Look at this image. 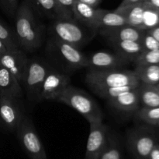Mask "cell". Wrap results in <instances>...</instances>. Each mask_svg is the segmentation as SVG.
Instances as JSON below:
<instances>
[{
  "label": "cell",
  "mask_w": 159,
  "mask_h": 159,
  "mask_svg": "<svg viewBox=\"0 0 159 159\" xmlns=\"http://www.w3.org/2000/svg\"><path fill=\"white\" fill-rule=\"evenodd\" d=\"M30 2L40 14L51 20L70 18L59 7L56 0H30Z\"/></svg>",
  "instance_id": "19"
},
{
  "label": "cell",
  "mask_w": 159,
  "mask_h": 159,
  "mask_svg": "<svg viewBox=\"0 0 159 159\" xmlns=\"http://www.w3.org/2000/svg\"><path fill=\"white\" fill-rule=\"evenodd\" d=\"M0 4L5 12L10 17H15L19 7L18 0H0Z\"/></svg>",
  "instance_id": "31"
},
{
  "label": "cell",
  "mask_w": 159,
  "mask_h": 159,
  "mask_svg": "<svg viewBox=\"0 0 159 159\" xmlns=\"http://www.w3.org/2000/svg\"><path fill=\"white\" fill-rule=\"evenodd\" d=\"M16 36L20 47L28 51L38 49L43 40V30L34 16L30 2H23L15 15Z\"/></svg>",
  "instance_id": "1"
},
{
  "label": "cell",
  "mask_w": 159,
  "mask_h": 159,
  "mask_svg": "<svg viewBox=\"0 0 159 159\" xmlns=\"http://www.w3.org/2000/svg\"><path fill=\"white\" fill-rule=\"evenodd\" d=\"M98 11V8L92 7L76 0L73 8V18L90 29L97 31Z\"/></svg>",
  "instance_id": "17"
},
{
  "label": "cell",
  "mask_w": 159,
  "mask_h": 159,
  "mask_svg": "<svg viewBox=\"0 0 159 159\" xmlns=\"http://www.w3.org/2000/svg\"><path fill=\"white\" fill-rule=\"evenodd\" d=\"M144 0H122V2L120 3L119 6H130V5L138 4V3L142 2Z\"/></svg>",
  "instance_id": "37"
},
{
  "label": "cell",
  "mask_w": 159,
  "mask_h": 159,
  "mask_svg": "<svg viewBox=\"0 0 159 159\" xmlns=\"http://www.w3.org/2000/svg\"><path fill=\"white\" fill-rule=\"evenodd\" d=\"M85 80L91 90L107 87L139 86L141 84L134 71L122 69L89 70L85 75Z\"/></svg>",
  "instance_id": "4"
},
{
  "label": "cell",
  "mask_w": 159,
  "mask_h": 159,
  "mask_svg": "<svg viewBox=\"0 0 159 159\" xmlns=\"http://www.w3.org/2000/svg\"><path fill=\"white\" fill-rule=\"evenodd\" d=\"M48 62L38 59H29L21 85L26 90L29 99H37L40 87L45 76L51 69Z\"/></svg>",
  "instance_id": "7"
},
{
  "label": "cell",
  "mask_w": 159,
  "mask_h": 159,
  "mask_svg": "<svg viewBox=\"0 0 159 159\" xmlns=\"http://www.w3.org/2000/svg\"><path fill=\"white\" fill-rule=\"evenodd\" d=\"M55 101L62 102L82 115L89 123L102 122L103 113L96 101L82 89L69 85L57 97Z\"/></svg>",
  "instance_id": "2"
},
{
  "label": "cell",
  "mask_w": 159,
  "mask_h": 159,
  "mask_svg": "<svg viewBox=\"0 0 159 159\" xmlns=\"http://www.w3.org/2000/svg\"><path fill=\"white\" fill-rule=\"evenodd\" d=\"M138 87V86H125V87H107V88L93 89V91L96 94L99 96L103 99L110 100L122 94L128 92L130 90Z\"/></svg>",
  "instance_id": "25"
},
{
  "label": "cell",
  "mask_w": 159,
  "mask_h": 159,
  "mask_svg": "<svg viewBox=\"0 0 159 159\" xmlns=\"http://www.w3.org/2000/svg\"><path fill=\"white\" fill-rule=\"evenodd\" d=\"M143 2L145 6L159 9V0H144Z\"/></svg>",
  "instance_id": "35"
},
{
  "label": "cell",
  "mask_w": 159,
  "mask_h": 159,
  "mask_svg": "<svg viewBox=\"0 0 159 159\" xmlns=\"http://www.w3.org/2000/svg\"><path fill=\"white\" fill-rule=\"evenodd\" d=\"M141 44L142 45L144 51L159 49V42L148 31H145L144 33V37L141 41Z\"/></svg>",
  "instance_id": "30"
},
{
  "label": "cell",
  "mask_w": 159,
  "mask_h": 159,
  "mask_svg": "<svg viewBox=\"0 0 159 159\" xmlns=\"http://www.w3.org/2000/svg\"><path fill=\"white\" fill-rule=\"evenodd\" d=\"M23 96L21 83L6 69L0 66V97L20 99Z\"/></svg>",
  "instance_id": "15"
},
{
  "label": "cell",
  "mask_w": 159,
  "mask_h": 159,
  "mask_svg": "<svg viewBox=\"0 0 159 159\" xmlns=\"http://www.w3.org/2000/svg\"><path fill=\"white\" fill-rule=\"evenodd\" d=\"M157 126H159V122H158V124H157Z\"/></svg>",
  "instance_id": "40"
},
{
  "label": "cell",
  "mask_w": 159,
  "mask_h": 159,
  "mask_svg": "<svg viewBox=\"0 0 159 159\" xmlns=\"http://www.w3.org/2000/svg\"><path fill=\"white\" fill-rule=\"evenodd\" d=\"M157 143L155 135L141 129H130L127 133V146L136 159H148Z\"/></svg>",
  "instance_id": "8"
},
{
  "label": "cell",
  "mask_w": 159,
  "mask_h": 159,
  "mask_svg": "<svg viewBox=\"0 0 159 159\" xmlns=\"http://www.w3.org/2000/svg\"><path fill=\"white\" fill-rule=\"evenodd\" d=\"M144 8L145 6L142 2L130 6H118L116 10L124 16L127 25L141 29Z\"/></svg>",
  "instance_id": "21"
},
{
  "label": "cell",
  "mask_w": 159,
  "mask_h": 159,
  "mask_svg": "<svg viewBox=\"0 0 159 159\" xmlns=\"http://www.w3.org/2000/svg\"><path fill=\"white\" fill-rule=\"evenodd\" d=\"M134 62L136 65H159V49L143 51Z\"/></svg>",
  "instance_id": "29"
},
{
  "label": "cell",
  "mask_w": 159,
  "mask_h": 159,
  "mask_svg": "<svg viewBox=\"0 0 159 159\" xmlns=\"http://www.w3.org/2000/svg\"><path fill=\"white\" fill-rule=\"evenodd\" d=\"M143 13L142 27L141 29L147 31L159 25V9L147 6L144 5Z\"/></svg>",
  "instance_id": "27"
},
{
  "label": "cell",
  "mask_w": 159,
  "mask_h": 159,
  "mask_svg": "<svg viewBox=\"0 0 159 159\" xmlns=\"http://www.w3.org/2000/svg\"><path fill=\"white\" fill-rule=\"evenodd\" d=\"M47 50L62 64L71 70L86 68L87 56L78 47L52 38L48 41Z\"/></svg>",
  "instance_id": "5"
},
{
  "label": "cell",
  "mask_w": 159,
  "mask_h": 159,
  "mask_svg": "<svg viewBox=\"0 0 159 159\" xmlns=\"http://www.w3.org/2000/svg\"><path fill=\"white\" fill-rule=\"evenodd\" d=\"M127 21L124 16L115 10H106L99 9L97 18V31L102 28H111L124 26Z\"/></svg>",
  "instance_id": "20"
},
{
  "label": "cell",
  "mask_w": 159,
  "mask_h": 159,
  "mask_svg": "<svg viewBox=\"0 0 159 159\" xmlns=\"http://www.w3.org/2000/svg\"><path fill=\"white\" fill-rule=\"evenodd\" d=\"M9 49H8L7 47L6 46V45L0 40V56H1L2 55L4 54L6 51H7Z\"/></svg>",
  "instance_id": "38"
},
{
  "label": "cell",
  "mask_w": 159,
  "mask_h": 159,
  "mask_svg": "<svg viewBox=\"0 0 159 159\" xmlns=\"http://www.w3.org/2000/svg\"><path fill=\"white\" fill-rule=\"evenodd\" d=\"M110 129L102 122L89 123L85 159H99L107 143Z\"/></svg>",
  "instance_id": "10"
},
{
  "label": "cell",
  "mask_w": 159,
  "mask_h": 159,
  "mask_svg": "<svg viewBox=\"0 0 159 159\" xmlns=\"http://www.w3.org/2000/svg\"><path fill=\"white\" fill-rule=\"evenodd\" d=\"M99 159H122L119 139L114 133H109L107 145Z\"/></svg>",
  "instance_id": "24"
},
{
  "label": "cell",
  "mask_w": 159,
  "mask_h": 159,
  "mask_svg": "<svg viewBox=\"0 0 159 159\" xmlns=\"http://www.w3.org/2000/svg\"><path fill=\"white\" fill-rule=\"evenodd\" d=\"M0 40L6 45L9 50L20 48L16 34L2 21H0Z\"/></svg>",
  "instance_id": "28"
},
{
  "label": "cell",
  "mask_w": 159,
  "mask_h": 159,
  "mask_svg": "<svg viewBox=\"0 0 159 159\" xmlns=\"http://www.w3.org/2000/svg\"><path fill=\"white\" fill-rule=\"evenodd\" d=\"M147 31L151 34V35L153 36V37L159 42V25Z\"/></svg>",
  "instance_id": "36"
},
{
  "label": "cell",
  "mask_w": 159,
  "mask_h": 159,
  "mask_svg": "<svg viewBox=\"0 0 159 159\" xmlns=\"http://www.w3.org/2000/svg\"><path fill=\"white\" fill-rule=\"evenodd\" d=\"M148 159H159V143H157L151 151Z\"/></svg>",
  "instance_id": "33"
},
{
  "label": "cell",
  "mask_w": 159,
  "mask_h": 159,
  "mask_svg": "<svg viewBox=\"0 0 159 159\" xmlns=\"http://www.w3.org/2000/svg\"><path fill=\"white\" fill-rule=\"evenodd\" d=\"M29 59L20 48L8 50L0 56V66L6 69L20 83L27 67Z\"/></svg>",
  "instance_id": "13"
},
{
  "label": "cell",
  "mask_w": 159,
  "mask_h": 159,
  "mask_svg": "<svg viewBox=\"0 0 159 159\" xmlns=\"http://www.w3.org/2000/svg\"><path fill=\"white\" fill-rule=\"evenodd\" d=\"M138 91L141 107H159V91L153 86L140 84Z\"/></svg>",
  "instance_id": "23"
},
{
  "label": "cell",
  "mask_w": 159,
  "mask_h": 159,
  "mask_svg": "<svg viewBox=\"0 0 159 159\" xmlns=\"http://www.w3.org/2000/svg\"><path fill=\"white\" fill-rule=\"evenodd\" d=\"M77 1L89 5V6H92V7L97 8L98 6L102 2V0H77Z\"/></svg>",
  "instance_id": "34"
},
{
  "label": "cell",
  "mask_w": 159,
  "mask_h": 159,
  "mask_svg": "<svg viewBox=\"0 0 159 159\" xmlns=\"http://www.w3.org/2000/svg\"><path fill=\"white\" fill-rule=\"evenodd\" d=\"M26 115L16 98L0 97V125L8 130L18 129Z\"/></svg>",
  "instance_id": "11"
},
{
  "label": "cell",
  "mask_w": 159,
  "mask_h": 159,
  "mask_svg": "<svg viewBox=\"0 0 159 159\" xmlns=\"http://www.w3.org/2000/svg\"><path fill=\"white\" fill-rule=\"evenodd\" d=\"M136 118L152 126H157L159 122V107H141L136 112Z\"/></svg>",
  "instance_id": "26"
},
{
  "label": "cell",
  "mask_w": 159,
  "mask_h": 159,
  "mask_svg": "<svg viewBox=\"0 0 159 159\" xmlns=\"http://www.w3.org/2000/svg\"><path fill=\"white\" fill-rule=\"evenodd\" d=\"M51 33L54 38L71 44L81 49L93 39L97 31L90 29L75 18H65L53 20Z\"/></svg>",
  "instance_id": "3"
},
{
  "label": "cell",
  "mask_w": 159,
  "mask_h": 159,
  "mask_svg": "<svg viewBox=\"0 0 159 159\" xmlns=\"http://www.w3.org/2000/svg\"><path fill=\"white\" fill-rule=\"evenodd\" d=\"M17 137L30 159H48L43 143L32 120L25 116L16 130Z\"/></svg>",
  "instance_id": "6"
},
{
  "label": "cell",
  "mask_w": 159,
  "mask_h": 159,
  "mask_svg": "<svg viewBox=\"0 0 159 159\" xmlns=\"http://www.w3.org/2000/svg\"><path fill=\"white\" fill-rule=\"evenodd\" d=\"M134 71L141 84L155 85L159 83V65H136Z\"/></svg>",
  "instance_id": "22"
},
{
  "label": "cell",
  "mask_w": 159,
  "mask_h": 159,
  "mask_svg": "<svg viewBox=\"0 0 159 159\" xmlns=\"http://www.w3.org/2000/svg\"><path fill=\"white\" fill-rule=\"evenodd\" d=\"M152 86H153V87H155V88L156 89V90H158V91H159V83H158V84H155V85H152Z\"/></svg>",
  "instance_id": "39"
},
{
  "label": "cell",
  "mask_w": 159,
  "mask_h": 159,
  "mask_svg": "<svg viewBox=\"0 0 159 159\" xmlns=\"http://www.w3.org/2000/svg\"><path fill=\"white\" fill-rule=\"evenodd\" d=\"M129 62L116 52L98 51L87 56L86 68L95 70L121 69Z\"/></svg>",
  "instance_id": "12"
},
{
  "label": "cell",
  "mask_w": 159,
  "mask_h": 159,
  "mask_svg": "<svg viewBox=\"0 0 159 159\" xmlns=\"http://www.w3.org/2000/svg\"><path fill=\"white\" fill-rule=\"evenodd\" d=\"M70 76L53 67L43 80L38 94L39 100H56L57 97L70 85Z\"/></svg>",
  "instance_id": "9"
},
{
  "label": "cell",
  "mask_w": 159,
  "mask_h": 159,
  "mask_svg": "<svg viewBox=\"0 0 159 159\" xmlns=\"http://www.w3.org/2000/svg\"><path fill=\"white\" fill-rule=\"evenodd\" d=\"M59 7L70 18H73V8L76 0H56Z\"/></svg>",
  "instance_id": "32"
},
{
  "label": "cell",
  "mask_w": 159,
  "mask_h": 159,
  "mask_svg": "<svg viewBox=\"0 0 159 159\" xmlns=\"http://www.w3.org/2000/svg\"><path fill=\"white\" fill-rule=\"evenodd\" d=\"M97 32L105 37L108 42L114 41H132L141 42L145 31L130 25H124L116 27L102 28L98 30Z\"/></svg>",
  "instance_id": "14"
},
{
  "label": "cell",
  "mask_w": 159,
  "mask_h": 159,
  "mask_svg": "<svg viewBox=\"0 0 159 159\" xmlns=\"http://www.w3.org/2000/svg\"><path fill=\"white\" fill-rule=\"evenodd\" d=\"M107 102L110 107L126 113L136 112L141 108L138 87L116 98L107 100Z\"/></svg>",
  "instance_id": "16"
},
{
  "label": "cell",
  "mask_w": 159,
  "mask_h": 159,
  "mask_svg": "<svg viewBox=\"0 0 159 159\" xmlns=\"http://www.w3.org/2000/svg\"><path fill=\"white\" fill-rule=\"evenodd\" d=\"M112 48L116 54L124 58L129 62H134L137 58L144 51L141 42L132 41H110Z\"/></svg>",
  "instance_id": "18"
}]
</instances>
